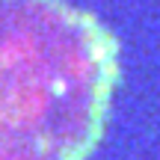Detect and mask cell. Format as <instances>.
Wrapping results in <instances>:
<instances>
[{
    "label": "cell",
    "mask_w": 160,
    "mask_h": 160,
    "mask_svg": "<svg viewBox=\"0 0 160 160\" xmlns=\"http://www.w3.org/2000/svg\"><path fill=\"white\" fill-rule=\"evenodd\" d=\"M119 74L116 36L65 0H0V133L77 160Z\"/></svg>",
    "instance_id": "obj_1"
}]
</instances>
